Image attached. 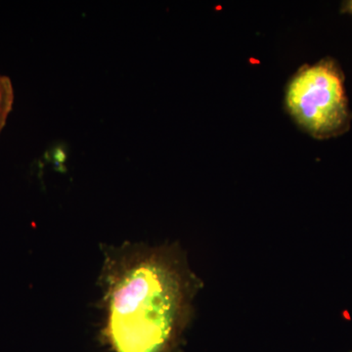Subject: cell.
<instances>
[{
    "mask_svg": "<svg viewBox=\"0 0 352 352\" xmlns=\"http://www.w3.org/2000/svg\"><path fill=\"white\" fill-rule=\"evenodd\" d=\"M13 102L12 82L7 76L0 75V132L6 126L7 118L12 109Z\"/></svg>",
    "mask_w": 352,
    "mask_h": 352,
    "instance_id": "obj_3",
    "label": "cell"
},
{
    "mask_svg": "<svg viewBox=\"0 0 352 352\" xmlns=\"http://www.w3.org/2000/svg\"><path fill=\"white\" fill-rule=\"evenodd\" d=\"M107 335L113 352H173L188 315L191 283L164 250H134L108 264Z\"/></svg>",
    "mask_w": 352,
    "mask_h": 352,
    "instance_id": "obj_1",
    "label": "cell"
},
{
    "mask_svg": "<svg viewBox=\"0 0 352 352\" xmlns=\"http://www.w3.org/2000/svg\"><path fill=\"white\" fill-rule=\"evenodd\" d=\"M344 11L346 12L351 14L352 15V0L351 1H347L346 4L344 6Z\"/></svg>",
    "mask_w": 352,
    "mask_h": 352,
    "instance_id": "obj_4",
    "label": "cell"
},
{
    "mask_svg": "<svg viewBox=\"0 0 352 352\" xmlns=\"http://www.w3.org/2000/svg\"><path fill=\"white\" fill-rule=\"evenodd\" d=\"M286 107L298 126L314 138L344 133L351 116L342 69L330 59L302 67L287 87Z\"/></svg>",
    "mask_w": 352,
    "mask_h": 352,
    "instance_id": "obj_2",
    "label": "cell"
}]
</instances>
